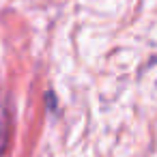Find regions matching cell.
Instances as JSON below:
<instances>
[{
    "label": "cell",
    "mask_w": 157,
    "mask_h": 157,
    "mask_svg": "<svg viewBox=\"0 0 157 157\" xmlns=\"http://www.w3.org/2000/svg\"><path fill=\"white\" fill-rule=\"evenodd\" d=\"M9 125H11L9 112H7L5 105H0V157H2L5 151H7V142H9Z\"/></svg>",
    "instance_id": "6da1fadb"
}]
</instances>
